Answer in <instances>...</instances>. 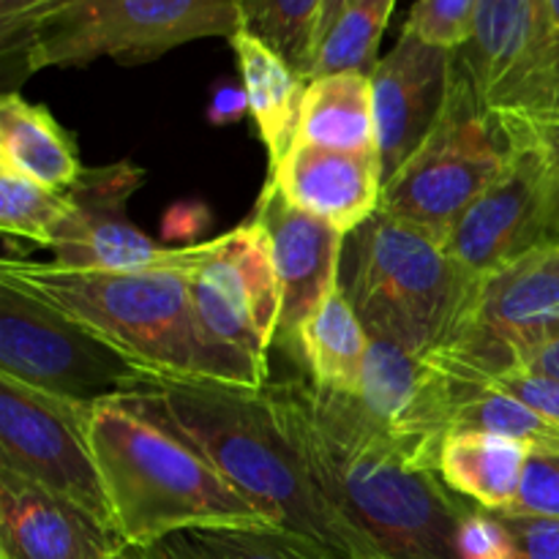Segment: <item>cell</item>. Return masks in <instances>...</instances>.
I'll return each mask as SVG.
<instances>
[{
	"label": "cell",
	"mask_w": 559,
	"mask_h": 559,
	"mask_svg": "<svg viewBox=\"0 0 559 559\" xmlns=\"http://www.w3.org/2000/svg\"><path fill=\"white\" fill-rule=\"evenodd\" d=\"M511 513L559 519V451L530 453L522 489Z\"/></svg>",
	"instance_id": "obj_32"
},
{
	"label": "cell",
	"mask_w": 559,
	"mask_h": 559,
	"mask_svg": "<svg viewBox=\"0 0 559 559\" xmlns=\"http://www.w3.org/2000/svg\"><path fill=\"white\" fill-rule=\"evenodd\" d=\"M189 284L205 331L267 364L282 317V287L265 224L251 216L218 235L216 251L189 273Z\"/></svg>",
	"instance_id": "obj_13"
},
{
	"label": "cell",
	"mask_w": 559,
	"mask_h": 559,
	"mask_svg": "<svg viewBox=\"0 0 559 559\" xmlns=\"http://www.w3.org/2000/svg\"><path fill=\"white\" fill-rule=\"evenodd\" d=\"M306 478L353 538L355 559H462L456 533L473 502L415 469L349 393L304 377L265 385Z\"/></svg>",
	"instance_id": "obj_1"
},
{
	"label": "cell",
	"mask_w": 559,
	"mask_h": 559,
	"mask_svg": "<svg viewBox=\"0 0 559 559\" xmlns=\"http://www.w3.org/2000/svg\"><path fill=\"white\" fill-rule=\"evenodd\" d=\"M559 342V246H544L475 282L445 342L429 355L469 388L516 374Z\"/></svg>",
	"instance_id": "obj_6"
},
{
	"label": "cell",
	"mask_w": 559,
	"mask_h": 559,
	"mask_svg": "<svg viewBox=\"0 0 559 559\" xmlns=\"http://www.w3.org/2000/svg\"><path fill=\"white\" fill-rule=\"evenodd\" d=\"M189 273L69 271L22 257L0 262V278L80 322L140 374L262 391L267 364L205 331L191 298Z\"/></svg>",
	"instance_id": "obj_2"
},
{
	"label": "cell",
	"mask_w": 559,
	"mask_h": 559,
	"mask_svg": "<svg viewBox=\"0 0 559 559\" xmlns=\"http://www.w3.org/2000/svg\"><path fill=\"white\" fill-rule=\"evenodd\" d=\"M229 44L238 60L240 82L249 96V115L265 145L271 167H276L298 134L300 104L309 80L271 44L243 27L229 38Z\"/></svg>",
	"instance_id": "obj_22"
},
{
	"label": "cell",
	"mask_w": 559,
	"mask_h": 559,
	"mask_svg": "<svg viewBox=\"0 0 559 559\" xmlns=\"http://www.w3.org/2000/svg\"><path fill=\"white\" fill-rule=\"evenodd\" d=\"M491 115L546 109V20L540 0H478L467 44L453 49Z\"/></svg>",
	"instance_id": "obj_15"
},
{
	"label": "cell",
	"mask_w": 559,
	"mask_h": 559,
	"mask_svg": "<svg viewBox=\"0 0 559 559\" xmlns=\"http://www.w3.org/2000/svg\"><path fill=\"white\" fill-rule=\"evenodd\" d=\"M478 0H415L404 27L442 49H459L473 33Z\"/></svg>",
	"instance_id": "obj_30"
},
{
	"label": "cell",
	"mask_w": 559,
	"mask_h": 559,
	"mask_svg": "<svg viewBox=\"0 0 559 559\" xmlns=\"http://www.w3.org/2000/svg\"><path fill=\"white\" fill-rule=\"evenodd\" d=\"M295 142L328 151L380 153L371 74L342 71L309 80Z\"/></svg>",
	"instance_id": "obj_24"
},
{
	"label": "cell",
	"mask_w": 559,
	"mask_h": 559,
	"mask_svg": "<svg viewBox=\"0 0 559 559\" xmlns=\"http://www.w3.org/2000/svg\"><path fill=\"white\" fill-rule=\"evenodd\" d=\"M546 20V44H549V63H546V109H559V0H540Z\"/></svg>",
	"instance_id": "obj_39"
},
{
	"label": "cell",
	"mask_w": 559,
	"mask_h": 559,
	"mask_svg": "<svg viewBox=\"0 0 559 559\" xmlns=\"http://www.w3.org/2000/svg\"><path fill=\"white\" fill-rule=\"evenodd\" d=\"M147 180L131 158L93 167L69 189V213L58 224L49 251L69 271H197L216 251L218 238L194 246L158 243L129 216V202Z\"/></svg>",
	"instance_id": "obj_11"
},
{
	"label": "cell",
	"mask_w": 559,
	"mask_h": 559,
	"mask_svg": "<svg viewBox=\"0 0 559 559\" xmlns=\"http://www.w3.org/2000/svg\"><path fill=\"white\" fill-rule=\"evenodd\" d=\"M0 377L96 404L131 391L140 371L63 311L0 278Z\"/></svg>",
	"instance_id": "obj_9"
},
{
	"label": "cell",
	"mask_w": 559,
	"mask_h": 559,
	"mask_svg": "<svg viewBox=\"0 0 559 559\" xmlns=\"http://www.w3.org/2000/svg\"><path fill=\"white\" fill-rule=\"evenodd\" d=\"M267 180L289 205L342 235H353L380 211V153L328 151L293 142L287 156L271 167Z\"/></svg>",
	"instance_id": "obj_18"
},
{
	"label": "cell",
	"mask_w": 559,
	"mask_h": 559,
	"mask_svg": "<svg viewBox=\"0 0 559 559\" xmlns=\"http://www.w3.org/2000/svg\"><path fill=\"white\" fill-rule=\"evenodd\" d=\"M511 158L495 183L464 211L445 238V249L469 282L549 243V200L544 164L533 142L500 118Z\"/></svg>",
	"instance_id": "obj_14"
},
{
	"label": "cell",
	"mask_w": 559,
	"mask_h": 559,
	"mask_svg": "<svg viewBox=\"0 0 559 559\" xmlns=\"http://www.w3.org/2000/svg\"><path fill=\"white\" fill-rule=\"evenodd\" d=\"M489 388L530 404L540 415L559 424V380L533 374V371H516V374H508L502 380L491 382Z\"/></svg>",
	"instance_id": "obj_36"
},
{
	"label": "cell",
	"mask_w": 559,
	"mask_h": 559,
	"mask_svg": "<svg viewBox=\"0 0 559 559\" xmlns=\"http://www.w3.org/2000/svg\"><path fill=\"white\" fill-rule=\"evenodd\" d=\"M524 371H533V374L559 380V342L551 344V347H546L540 355H535Z\"/></svg>",
	"instance_id": "obj_40"
},
{
	"label": "cell",
	"mask_w": 559,
	"mask_h": 559,
	"mask_svg": "<svg viewBox=\"0 0 559 559\" xmlns=\"http://www.w3.org/2000/svg\"><path fill=\"white\" fill-rule=\"evenodd\" d=\"M396 0H353L342 11L311 63L309 80L342 71H364L371 74L377 66L382 33L391 22Z\"/></svg>",
	"instance_id": "obj_26"
},
{
	"label": "cell",
	"mask_w": 559,
	"mask_h": 559,
	"mask_svg": "<svg viewBox=\"0 0 559 559\" xmlns=\"http://www.w3.org/2000/svg\"><path fill=\"white\" fill-rule=\"evenodd\" d=\"M369 333L355 314L344 284H331L317 309L300 325L289 360L304 371V380L328 393L355 396L364 374Z\"/></svg>",
	"instance_id": "obj_20"
},
{
	"label": "cell",
	"mask_w": 559,
	"mask_h": 559,
	"mask_svg": "<svg viewBox=\"0 0 559 559\" xmlns=\"http://www.w3.org/2000/svg\"><path fill=\"white\" fill-rule=\"evenodd\" d=\"M511 151L500 118L480 104L453 55L440 120L413 158L382 186L377 213L429 229L445 243L453 224L506 169Z\"/></svg>",
	"instance_id": "obj_7"
},
{
	"label": "cell",
	"mask_w": 559,
	"mask_h": 559,
	"mask_svg": "<svg viewBox=\"0 0 559 559\" xmlns=\"http://www.w3.org/2000/svg\"><path fill=\"white\" fill-rule=\"evenodd\" d=\"M344 293L371 338L431 355L467 304L469 282L429 229L374 213L347 235Z\"/></svg>",
	"instance_id": "obj_5"
},
{
	"label": "cell",
	"mask_w": 559,
	"mask_h": 559,
	"mask_svg": "<svg viewBox=\"0 0 559 559\" xmlns=\"http://www.w3.org/2000/svg\"><path fill=\"white\" fill-rule=\"evenodd\" d=\"M109 559H136V555L129 549V546H120V549L115 551V555L109 557Z\"/></svg>",
	"instance_id": "obj_42"
},
{
	"label": "cell",
	"mask_w": 559,
	"mask_h": 559,
	"mask_svg": "<svg viewBox=\"0 0 559 559\" xmlns=\"http://www.w3.org/2000/svg\"><path fill=\"white\" fill-rule=\"evenodd\" d=\"M530 448L484 431H451L440 448L437 475L473 506L491 513H511L522 489Z\"/></svg>",
	"instance_id": "obj_23"
},
{
	"label": "cell",
	"mask_w": 559,
	"mask_h": 559,
	"mask_svg": "<svg viewBox=\"0 0 559 559\" xmlns=\"http://www.w3.org/2000/svg\"><path fill=\"white\" fill-rule=\"evenodd\" d=\"M207 227H211V211L202 202H178L164 216L162 235L175 246V240L200 238Z\"/></svg>",
	"instance_id": "obj_37"
},
{
	"label": "cell",
	"mask_w": 559,
	"mask_h": 559,
	"mask_svg": "<svg viewBox=\"0 0 559 559\" xmlns=\"http://www.w3.org/2000/svg\"><path fill=\"white\" fill-rule=\"evenodd\" d=\"M246 115H249V96H246L243 82H216L207 102V120L213 126H233L240 123Z\"/></svg>",
	"instance_id": "obj_38"
},
{
	"label": "cell",
	"mask_w": 559,
	"mask_h": 559,
	"mask_svg": "<svg viewBox=\"0 0 559 559\" xmlns=\"http://www.w3.org/2000/svg\"><path fill=\"white\" fill-rule=\"evenodd\" d=\"M325 0H240L243 31L271 44L309 80Z\"/></svg>",
	"instance_id": "obj_28"
},
{
	"label": "cell",
	"mask_w": 559,
	"mask_h": 559,
	"mask_svg": "<svg viewBox=\"0 0 559 559\" xmlns=\"http://www.w3.org/2000/svg\"><path fill=\"white\" fill-rule=\"evenodd\" d=\"M120 546L80 506L0 469V559H109Z\"/></svg>",
	"instance_id": "obj_19"
},
{
	"label": "cell",
	"mask_w": 559,
	"mask_h": 559,
	"mask_svg": "<svg viewBox=\"0 0 559 559\" xmlns=\"http://www.w3.org/2000/svg\"><path fill=\"white\" fill-rule=\"evenodd\" d=\"M522 131L544 164L546 200H549V243L559 246V109L533 115H497Z\"/></svg>",
	"instance_id": "obj_31"
},
{
	"label": "cell",
	"mask_w": 559,
	"mask_h": 559,
	"mask_svg": "<svg viewBox=\"0 0 559 559\" xmlns=\"http://www.w3.org/2000/svg\"><path fill=\"white\" fill-rule=\"evenodd\" d=\"M254 216L271 233L282 287V317L273 347L289 353L306 317L317 309L331 284L342 278L347 235L289 205L271 180L262 186Z\"/></svg>",
	"instance_id": "obj_17"
},
{
	"label": "cell",
	"mask_w": 559,
	"mask_h": 559,
	"mask_svg": "<svg viewBox=\"0 0 559 559\" xmlns=\"http://www.w3.org/2000/svg\"><path fill=\"white\" fill-rule=\"evenodd\" d=\"M240 0H71L38 22L20 49L27 74L98 58L134 66L197 38H233Z\"/></svg>",
	"instance_id": "obj_8"
},
{
	"label": "cell",
	"mask_w": 559,
	"mask_h": 559,
	"mask_svg": "<svg viewBox=\"0 0 559 559\" xmlns=\"http://www.w3.org/2000/svg\"><path fill=\"white\" fill-rule=\"evenodd\" d=\"M0 169L36 180L60 194L85 173L71 131H66L44 104L27 102L16 91L0 98Z\"/></svg>",
	"instance_id": "obj_21"
},
{
	"label": "cell",
	"mask_w": 559,
	"mask_h": 559,
	"mask_svg": "<svg viewBox=\"0 0 559 559\" xmlns=\"http://www.w3.org/2000/svg\"><path fill=\"white\" fill-rule=\"evenodd\" d=\"M349 3H353V0H325V5H322L320 27H317V49H320L322 38L328 36V31H331V27H333V22H336L338 16H342V11L347 9Z\"/></svg>",
	"instance_id": "obj_41"
},
{
	"label": "cell",
	"mask_w": 559,
	"mask_h": 559,
	"mask_svg": "<svg viewBox=\"0 0 559 559\" xmlns=\"http://www.w3.org/2000/svg\"><path fill=\"white\" fill-rule=\"evenodd\" d=\"M513 538V559H559V519L500 513Z\"/></svg>",
	"instance_id": "obj_35"
},
{
	"label": "cell",
	"mask_w": 559,
	"mask_h": 559,
	"mask_svg": "<svg viewBox=\"0 0 559 559\" xmlns=\"http://www.w3.org/2000/svg\"><path fill=\"white\" fill-rule=\"evenodd\" d=\"M69 213V191L44 189L41 183L0 169V229L5 238L27 240L49 249L52 235Z\"/></svg>",
	"instance_id": "obj_29"
},
{
	"label": "cell",
	"mask_w": 559,
	"mask_h": 559,
	"mask_svg": "<svg viewBox=\"0 0 559 559\" xmlns=\"http://www.w3.org/2000/svg\"><path fill=\"white\" fill-rule=\"evenodd\" d=\"M131 551L136 559H333L311 540L278 527L194 530Z\"/></svg>",
	"instance_id": "obj_25"
},
{
	"label": "cell",
	"mask_w": 559,
	"mask_h": 559,
	"mask_svg": "<svg viewBox=\"0 0 559 559\" xmlns=\"http://www.w3.org/2000/svg\"><path fill=\"white\" fill-rule=\"evenodd\" d=\"M200 453L262 513L333 559H355L353 538L322 502L298 453L284 437L265 388L186 382L140 374L115 396Z\"/></svg>",
	"instance_id": "obj_3"
},
{
	"label": "cell",
	"mask_w": 559,
	"mask_h": 559,
	"mask_svg": "<svg viewBox=\"0 0 559 559\" xmlns=\"http://www.w3.org/2000/svg\"><path fill=\"white\" fill-rule=\"evenodd\" d=\"M91 442L112 527L131 549L194 530L276 527L200 453L115 399L93 404Z\"/></svg>",
	"instance_id": "obj_4"
},
{
	"label": "cell",
	"mask_w": 559,
	"mask_h": 559,
	"mask_svg": "<svg viewBox=\"0 0 559 559\" xmlns=\"http://www.w3.org/2000/svg\"><path fill=\"white\" fill-rule=\"evenodd\" d=\"M469 391L475 388L448 374L429 355L369 336L355 399L407 464L437 473L440 448L453 431L459 404Z\"/></svg>",
	"instance_id": "obj_12"
},
{
	"label": "cell",
	"mask_w": 559,
	"mask_h": 559,
	"mask_svg": "<svg viewBox=\"0 0 559 559\" xmlns=\"http://www.w3.org/2000/svg\"><path fill=\"white\" fill-rule=\"evenodd\" d=\"M462 559H513V538L500 513L469 506L456 533Z\"/></svg>",
	"instance_id": "obj_33"
},
{
	"label": "cell",
	"mask_w": 559,
	"mask_h": 559,
	"mask_svg": "<svg viewBox=\"0 0 559 559\" xmlns=\"http://www.w3.org/2000/svg\"><path fill=\"white\" fill-rule=\"evenodd\" d=\"M71 0H0V47L5 58L20 55L38 22L47 20Z\"/></svg>",
	"instance_id": "obj_34"
},
{
	"label": "cell",
	"mask_w": 559,
	"mask_h": 559,
	"mask_svg": "<svg viewBox=\"0 0 559 559\" xmlns=\"http://www.w3.org/2000/svg\"><path fill=\"white\" fill-rule=\"evenodd\" d=\"M91 415V402L55 396L0 377V469L74 502L115 533L93 453Z\"/></svg>",
	"instance_id": "obj_10"
},
{
	"label": "cell",
	"mask_w": 559,
	"mask_h": 559,
	"mask_svg": "<svg viewBox=\"0 0 559 559\" xmlns=\"http://www.w3.org/2000/svg\"><path fill=\"white\" fill-rule=\"evenodd\" d=\"M453 52L402 27L396 47L371 71L382 186L431 134L451 87Z\"/></svg>",
	"instance_id": "obj_16"
},
{
	"label": "cell",
	"mask_w": 559,
	"mask_h": 559,
	"mask_svg": "<svg viewBox=\"0 0 559 559\" xmlns=\"http://www.w3.org/2000/svg\"><path fill=\"white\" fill-rule=\"evenodd\" d=\"M453 431L508 437L527 445L533 453L559 451V424L495 388H475L467 393L453 418Z\"/></svg>",
	"instance_id": "obj_27"
}]
</instances>
